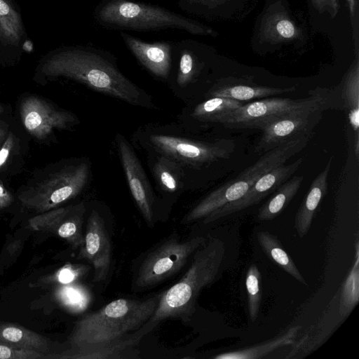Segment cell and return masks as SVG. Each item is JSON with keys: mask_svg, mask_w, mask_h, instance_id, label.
I'll return each mask as SVG.
<instances>
[{"mask_svg": "<svg viewBox=\"0 0 359 359\" xmlns=\"http://www.w3.org/2000/svg\"><path fill=\"white\" fill-rule=\"evenodd\" d=\"M120 36L126 46L147 70L161 80L168 81L173 42L148 43L123 31H121Z\"/></svg>", "mask_w": 359, "mask_h": 359, "instance_id": "cell-14", "label": "cell"}, {"mask_svg": "<svg viewBox=\"0 0 359 359\" xmlns=\"http://www.w3.org/2000/svg\"><path fill=\"white\" fill-rule=\"evenodd\" d=\"M46 354L34 351L23 350L0 344V359H43Z\"/></svg>", "mask_w": 359, "mask_h": 359, "instance_id": "cell-33", "label": "cell"}, {"mask_svg": "<svg viewBox=\"0 0 359 359\" xmlns=\"http://www.w3.org/2000/svg\"><path fill=\"white\" fill-rule=\"evenodd\" d=\"M302 328V325H294L280 334L259 344L244 348L222 353L213 358L215 359H259L272 351L287 346L293 345Z\"/></svg>", "mask_w": 359, "mask_h": 359, "instance_id": "cell-22", "label": "cell"}, {"mask_svg": "<svg viewBox=\"0 0 359 359\" xmlns=\"http://www.w3.org/2000/svg\"><path fill=\"white\" fill-rule=\"evenodd\" d=\"M74 206L52 209L30 218L29 227L33 230L48 232L62 237Z\"/></svg>", "mask_w": 359, "mask_h": 359, "instance_id": "cell-28", "label": "cell"}, {"mask_svg": "<svg viewBox=\"0 0 359 359\" xmlns=\"http://www.w3.org/2000/svg\"><path fill=\"white\" fill-rule=\"evenodd\" d=\"M120 161L130 191L144 219L151 224L154 194L145 171L130 143L120 133L115 137Z\"/></svg>", "mask_w": 359, "mask_h": 359, "instance_id": "cell-10", "label": "cell"}, {"mask_svg": "<svg viewBox=\"0 0 359 359\" xmlns=\"http://www.w3.org/2000/svg\"><path fill=\"white\" fill-rule=\"evenodd\" d=\"M90 172L86 161L66 166L22 193L19 198L28 209L41 213L50 210L80 194L88 182Z\"/></svg>", "mask_w": 359, "mask_h": 359, "instance_id": "cell-7", "label": "cell"}, {"mask_svg": "<svg viewBox=\"0 0 359 359\" xmlns=\"http://www.w3.org/2000/svg\"><path fill=\"white\" fill-rule=\"evenodd\" d=\"M295 90L294 86L281 88L260 86L249 81L229 78L216 83L207 92L206 96L226 97L242 102L288 93Z\"/></svg>", "mask_w": 359, "mask_h": 359, "instance_id": "cell-17", "label": "cell"}, {"mask_svg": "<svg viewBox=\"0 0 359 359\" xmlns=\"http://www.w3.org/2000/svg\"><path fill=\"white\" fill-rule=\"evenodd\" d=\"M303 158L288 165L278 166L263 175L241 198L226 204L204 217L205 224L236 212L243 210L259 203L264 198L276 190L299 168Z\"/></svg>", "mask_w": 359, "mask_h": 359, "instance_id": "cell-11", "label": "cell"}, {"mask_svg": "<svg viewBox=\"0 0 359 359\" xmlns=\"http://www.w3.org/2000/svg\"><path fill=\"white\" fill-rule=\"evenodd\" d=\"M13 201V197L0 180V209L9 206Z\"/></svg>", "mask_w": 359, "mask_h": 359, "instance_id": "cell-37", "label": "cell"}, {"mask_svg": "<svg viewBox=\"0 0 359 359\" xmlns=\"http://www.w3.org/2000/svg\"><path fill=\"white\" fill-rule=\"evenodd\" d=\"M354 260L351 270L339 288V316L345 320L359 302V241L356 237L354 245Z\"/></svg>", "mask_w": 359, "mask_h": 359, "instance_id": "cell-25", "label": "cell"}, {"mask_svg": "<svg viewBox=\"0 0 359 359\" xmlns=\"http://www.w3.org/2000/svg\"><path fill=\"white\" fill-rule=\"evenodd\" d=\"M261 273L257 266L252 264L245 276L249 316L252 322L258 317L262 301Z\"/></svg>", "mask_w": 359, "mask_h": 359, "instance_id": "cell-30", "label": "cell"}, {"mask_svg": "<svg viewBox=\"0 0 359 359\" xmlns=\"http://www.w3.org/2000/svg\"><path fill=\"white\" fill-rule=\"evenodd\" d=\"M339 298V288L319 320L309 327L296 344H294V346L287 358H302L315 351L344 321L338 311Z\"/></svg>", "mask_w": 359, "mask_h": 359, "instance_id": "cell-16", "label": "cell"}, {"mask_svg": "<svg viewBox=\"0 0 359 359\" xmlns=\"http://www.w3.org/2000/svg\"><path fill=\"white\" fill-rule=\"evenodd\" d=\"M65 285L57 291V297L60 302L74 312L86 310L92 301V295L87 287L69 283Z\"/></svg>", "mask_w": 359, "mask_h": 359, "instance_id": "cell-29", "label": "cell"}, {"mask_svg": "<svg viewBox=\"0 0 359 359\" xmlns=\"http://www.w3.org/2000/svg\"><path fill=\"white\" fill-rule=\"evenodd\" d=\"M312 6L318 13H327L333 18L338 13L339 9V0H310Z\"/></svg>", "mask_w": 359, "mask_h": 359, "instance_id": "cell-35", "label": "cell"}, {"mask_svg": "<svg viewBox=\"0 0 359 359\" xmlns=\"http://www.w3.org/2000/svg\"><path fill=\"white\" fill-rule=\"evenodd\" d=\"M13 145L14 137L11 133H9L4 143L0 148V168L6 163Z\"/></svg>", "mask_w": 359, "mask_h": 359, "instance_id": "cell-36", "label": "cell"}, {"mask_svg": "<svg viewBox=\"0 0 359 359\" xmlns=\"http://www.w3.org/2000/svg\"><path fill=\"white\" fill-rule=\"evenodd\" d=\"M329 109L327 104H319L272 118L262 129V135L255 151L265 153L292 139L313 132L321 120L323 111Z\"/></svg>", "mask_w": 359, "mask_h": 359, "instance_id": "cell-9", "label": "cell"}, {"mask_svg": "<svg viewBox=\"0 0 359 359\" xmlns=\"http://www.w3.org/2000/svg\"><path fill=\"white\" fill-rule=\"evenodd\" d=\"M207 239L195 236L180 241L177 234L172 235L154 250L142 263L135 279L140 289L156 285L178 273L189 258Z\"/></svg>", "mask_w": 359, "mask_h": 359, "instance_id": "cell-8", "label": "cell"}, {"mask_svg": "<svg viewBox=\"0 0 359 359\" xmlns=\"http://www.w3.org/2000/svg\"><path fill=\"white\" fill-rule=\"evenodd\" d=\"M205 67L199 45L191 39L172 43V66L169 79L177 89L196 83Z\"/></svg>", "mask_w": 359, "mask_h": 359, "instance_id": "cell-15", "label": "cell"}, {"mask_svg": "<svg viewBox=\"0 0 359 359\" xmlns=\"http://www.w3.org/2000/svg\"><path fill=\"white\" fill-rule=\"evenodd\" d=\"M243 104L241 101L230 98L210 97L195 105L188 116L198 122L220 123L229 113Z\"/></svg>", "mask_w": 359, "mask_h": 359, "instance_id": "cell-23", "label": "cell"}, {"mask_svg": "<svg viewBox=\"0 0 359 359\" xmlns=\"http://www.w3.org/2000/svg\"><path fill=\"white\" fill-rule=\"evenodd\" d=\"M18 20L15 13L5 0H0L1 32L8 39L18 37Z\"/></svg>", "mask_w": 359, "mask_h": 359, "instance_id": "cell-31", "label": "cell"}, {"mask_svg": "<svg viewBox=\"0 0 359 359\" xmlns=\"http://www.w3.org/2000/svg\"><path fill=\"white\" fill-rule=\"evenodd\" d=\"M86 271V268L82 266L68 264L61 268L56 274L57 280L62 284H70L81 277Z\"/></svg>", "mask_w": 359, "mask_h": 359, "instance_id": "cell-34", "label": "cell"}, {"mask_svg": "<svg viewBox=\"0 0 359 359\" xmlns=\"http://www.w3.org/2000/svg\"><path fill=\"white\" fill-rule=\"evenodd\" d=\"M339 89L344 109L348 110L350 123L358 137L359 126V62L358 59H355L351 65Z\"/></svg>", "mask_w": 359, "mask_h": 359, "instance_id": "cell-26", "label": "cell"}, {"mask_svg": "<svg viewBox=\"0 0 359 359\" xmlns=\"http://www.w3.org/2000/svg\"><path fill=\"white\" fill-rule=\"evenodd\" d=\"M148 164L158 189L172 194L185 189L187 175L178 163L163 155L148 152Z\"/></svg>", "mask_w": 359, "mask_h": 359, "instance_id": "cell-18", "label": "cell"}, {"mask_svg": "<svg viewBox=\"0 0 359 359\" xmlns=\"http://www.w3.org/2000/svg\"><path fill=\"white\" fill-rule=\"evenodd\" d=\"M224 1L225 0H178V6L187 13H197L212 11Z\"/></svg>", "mask_w": 359, "mask_h": 359, "instance_id": "cell-32", "label": "cell"}, {"mask_svg": "<svg viewBox=\"0 0 359 359\" xmlns=\"http://www.w3.org/2000/svg\"><path fill=\"white\" fill-rule=\"evenodd\" d=\"M42 72L51 77L69 78L130 104L154 108L151 97L128 79L109 53L90 46L57 50L43 62Z\"/></svg>", "mask_w": 359, "mask_h": 359, "instance_id": "cell-2", "label": "cell"}, {"mask_svg": "<svg viewBox=\"0 0 359 359\" xmlns=\"http://www.w3.org/2000/svg\"><path fill=\"white\" fill-rule=\"evenodd\" d=\"M303 180V176L295 175L283 183L273 196L260 208L258 219L269 221L278 216L296 195Z\"/></svg>", "mask_w": 359, "mask_h": 359, "instance_id": "cell-27", "label": "cell"}, {"mask_svg": "<svg viewBox=\"0 0 359 359\" xmlns=\"http://www.w3.org/2000/svg\"><path fill=\"white\" fill-rule=\"evenodd\" d=\"M4 111L3 107L0 105V114H2Z\"/></svg>", "mask_w": 359, "mask_h": 359, "instance_id": "cell-40", "label": "cell"}, {"mask_svg": "<svg viewBox=\"0 0 359 359\" xmlns=\"http://www.w3.org/2000/svg\"><path fill=\"white\" fill-rule=\"evenodd\" d=\"M302 29L290 18L287 12H269L262 19L259 38L264 42L278 44L298 39Z\"/></svg>", "mask_w": 359, "mask_h": 359, "instance_id": "cell-20", "label": "cell"}, {"mask_svg": "<svg viewBox=\"0 0 359 359\" xmlns=\"http://www.w3.org/2000/svg\"><path fill=\"white\" fill-rule=\"evenodd\" d=\"M332 165L330 158L325 168L313 180L309 190L299 206L294 218V229L300 238L310 230L316 211L327 191L328 174Z\"/></svg>", "mask_w": 359, "mask_h": 359, "instance_id": "cell-19", "label": "cell"}, {"mask_svg": "<svg viewBox=\"0 0 359 359\" xmlns=\"http://www.w3.org/2000/svg\"><path fill=\"white\" fill-rule=\"evenodd\" d=\"M0 344L44 354L50 350V341L25 327L9 323H0Z\"/></svg>", "mask_w": 359, "mask_h": 359, "instance_id": "cell-21", "label": "cell"}, {"mask_svg": "<svg viewBox=\"0 0 359 359\" xmlns=\"http://www.w3.org/2000/svg\"><path fill=\"white\" fill-rule=\"evenodd\" d=\"M136 142L147 153L167 156L182 166L187 175L229 158L236 148L230 139L205 142L181 135L165 126H147L136 132Z\"/></svg>", "mask_w": 359, "mask_h": 359, "instance_id": "cell-5", "label": "cell"}, {"mask_svg": "<svg viewBox=\"0 0 359 359\" xmlns=\"http://www.w3.org/2000/svg\"><path fill=\"white\" fill-rule=\"evenodd\" d=\"M93 17L98 25L109 29L158 31L180 29L200 36L217 35L211 27L192 18L156 5L135 0H102Z\"/></svg>", "mask_w": 359, "mask_h": 359, "instance_id": "cell-4", "label": "cell"}, {"mask_svg": "<svg viewBox=\"0 0 359 359\" xmlns=\"http://www.w3.org/2000/svg\"><path fill=\"white\" fill-rule=\"evenodd\" d=\"M160 297L161 294L144 300L121 298L85 315L74 326L70 348L56 358H121L147 334L142 327L153 316Z\"/></svg>", "mask_w": 359, "mask_h": 359, "instance_id": "cell-1", "label": "cell"}, {"mask_svg": "<svg viewBox=\"0 0 359 359\" xmlns=\"http://www.w3.org/2000/svg\"><path fill=\"white\" fill-rule=\"evenodd\" d=\"M7 134V126L0 122V143L5 139Z\"/></svg>", "mask_w": 359, "mask_h": 359, "instance_id": "cell-39", "label": "cell"}, {"mask_svg": "<svg viewBox=\"0 0 359 359\" xmlns=\"http://www.w3.org/2000/svg\"><path fill=\"white\" fill-rule=\"evenodd\" d=\"M346 1L348 4L350 14L353 17L355 15V8H356L355 0H346Z\"/></svg>", "mask_w": 359, "mask_h": 359, "instance_id": "cell-38", "label": "cell"}, {"mask_svg": "<svg viewBox=\"0 0 359 359\" xmlns=\"http://www.w3.org/2000/svg\"><path fill=\"white\" fill-rule=\"evenodd\" d=\"M225 255L222 241L211 238L200 247L192 262L181 279L161 294L158 306L143 326L147 333L167 318H180L188 322L196 311L198 295L204 287L212 285L217 278Z\"/></svg>", "mask_w": 359, "mask_h": 359, "instance_id": "cell-3", "label": "cell"}, {"mask_svg": "<svg viewBox=\"0 0 359 359\" xmlns=\"http://www.w3.org/2000/svg\"><path fill=\"white\" fill-rule=\"evenodd\" d=\"M20 113L26 130L39 140L46 138L54 129H66L76 121L72 113L57 109L35 96L22 101Z\"/></svg>", "mask_w": 359, "mask_h": 359, "instance_id": "cell-12", "label": "cell"}, {"mask_svg": "<svg viewBox=\"0 0 359 359\" xmlns=\"http://www.w3.org/2000/svg\"><path fill=\"white\" fill-rule=\"evenodd\" d=\"M309 93V97L299 100L275 97L243 104L229 113L220 123L232 129L262 130L272 118L307 107L325 104L330 109L342 110L337 89L318 88Z\"/></svg>", "mask_w": 359, "mask_h": 359, "instance_id": "cell-6", "label": "cell"}, {"mask_svg": "<svg viewBox=\"0 0 359 359\" xmlns=\"http://www.w3.org/2000/svg\"><path fill=\"white\" fill-rule=\"evenodd\" d=\"M111 241L102 217L92 210L88 219L79 257L87 259L93 266L95 282L106 280L111 264Z\"/></svg>", "mask_w": 359, "mask_h": 359, "instance_id": "cell-13", "label": "cell"}, {"mask_svg": "<svg viewBox=\"0 0 359 359\" xmlns=\"http://www.w3.org/2000/svg\"><path fill=\"white\" fill-rule=\"evenodd\" d=\"M257 238L262 249L270 259L298 282L308 285L292 258L283 249L276 236L268 231H261L257 233Z\"/></svg>", "mask_w": 359, "mask_h": 359, "instance_id": "cell-24", "label": "cell"}]
</instances>
